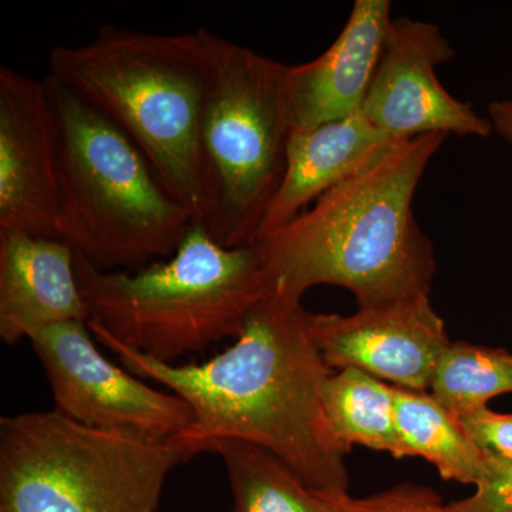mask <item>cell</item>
<instances>
[{
    "instance_id": "cell-1",
    "label": "cell",
    "mask_w": 512,
    "mask_h": 512,
    "mask_svg": "<svg viewBox=\"0 0 512 512\" xmlns=\"http://www.w3.org/2000/svg\"><path fill=\"white\" fill-rule=\"evenodd\" d=\"M308 313L301 298L271 289L234 345L202 365L158 362L109 338L94 339L128 372L190 404L188 437L204 453L211 441H247L275 454L315 493H349V453L323 404L332 373L309 335Z\"/></svg>"
},
{
    "instance_id": "cell-2",
    "label": "cell",
    "mask_w": 512,
    "mask_h": 512,
    "mask_svg": "<svg viewBox=\"0 0 512 512\" xmlns=\"http://www.w3.org/2000/svg\"><path fill=\"white\" fill-rule=\"evenodd\" d=\"M447 137L397 141L312 210L259 238L271 289L302 299L313 286H340L357 308L430 296L436 258L413 200Z\"/></svg>"
},
{
    "instance_id": "cell-3",
    "label": "cell",
    "mask_w": 512,
    "mask_h": 512,
    "mask_svg": "<svg viewBox=\"0 0 512 512\" xmlns=\"http://www.w3.org/2000/svg\"><path fill=\"white\" fill-rule=\"evenodd\" d=\"M212 32L163 35L104 25L84 45L55 46L47 79L126 134L195 224L214 207L201 126L212 77Z\"/></svg>"
},
{
    "instance_id": "cell-4",
    "label": "cell",
    "mask_w": 512,
    "mask_h": 512,
    "mask_svg": "<svg viewBox=\"0 0 512 512\" xmlns=\"http://www.w3.org/2000/svg\"><path fill=\"white\" fill-rule=\"evenodd\" d=\"M76 274L94 338L164 363L237 339L271 291L255 245L222 247L201 224L165 261L137 272L101 271L76 254Z\"/></svg>"
},
{
    "instance_id": "cell-5",
    "label": "cell",
    "mask_w": 512,
    "mask_h": 512,
    "mask_svg": "<svg viewBox=\"0 0 512 512\" xmlns=\"http://www.w3.org/2000/svg\"><path fill=\"white\" fill-rule=\"evenodd\" d=\"M47 82L60 126L57 238L101 271L137 272L173 256L195 225L190 212L126 134Z\"/></svg>"
},
{
    "instance_id": "cell-6",
    "label": "cell",
    "mask_w": 512,
    "mask_h": 512,
    "mask_svg": "<svg viewBox=\"0 0 512 512\" xmlns=\"http://www.w3.org/2000/svg\"><path fill=\"white\" fill-rule=\"evenodd\" d=\"M190 437L94 429L59 410L0 420V512H154Z\"/></svg>"
},
{
    "instance_id": "cell-7",
    "label": "cell",
    "mask_w": 512,
    "mask_h": 512,
    "mask_svg": "<svg viewBox=\"0 0 512 512\" xmlns=\"http://www.w3.org/2000/svg\"><path fill=\"white\" fill-rule=\"evenodd\" d=\"M211 45L201 141L214 207L204 227L222 247H249L285 174L288 66L215 33Z\"/></svg>"
},
{
    "instance_id": "cell-8",
    "label": "cell",
    "mask_w": 512,
    "mask_h": 512,
    "mask_svg": "<svg viewBox=\"0 0 512 512\" xmlns=\"http://www.w3.org/2000/svg\"><path fill=\"white\" fill-rule=\"evenodd\" d=\"M93 338L86 320L59 323L30 336L56 410L94 429L156 439L188 437L194 426L190 404L111 363Z\"/></svg>"
},
{
    "instance_id": "cell-9",
    "label": "cell",
    "mask_w": 512,
    "mask_h": 512,
    "mask_svg": "<svg viewBox=\"0 0 512 512\" xmlns=\"http://www.w3.org/2000/svg\"><path fill=\"white\" fill-rule=\"evenodd\" d=\"M454 56L456 50L439 26L393 18L363 101V116L397 141L426 134L490 137L494 131L488 117L451 96L437 77V67Z\"/></svg>"
},
{
    "instance_id": "cell-10",
    "label": "cell",
    "mask_w": 512,
    "mask_h": 512,
    "mask_svg": "<svg viewBox=\"0 0 512 512\" xmlns=\"http://www.w3.org/2000/svg\"><path fill=\"white\" fill-rule=\"evenodd\" d=\"M308 329L330 370L353 367L414 392H429L451 343L430 296L357 308L349 316L309 312Z\"/></svg>"
},
{
    "instance_id": "cell-11",
    "label": "cell",
    "mask_w": 512,
    "mask_h": 512,
    "mask_svg": "<svg viewBox=\"0 0 512 512\" xmlns=\"http://www.w3.org/2000/svg\"><path fill=\"white\" fill-rule=\"evenodd\" d=\"M60 126L50 84L0 66V231L57 238Z\"/></svg>"
},
{
    "instance_id": "cell-12",
    "label": "cell",
    "mask_w": 512,
    "mask_h": 512,
    "mask_svg": "<svg viewBox=\"0 0 512 512\" xmlns=\"http://www.w3.org/2000/svg\"><path fill=\"white\" fill-rule=\"evenodd\" d=\"M392 20L389 0H356L345 28L326 52L312 62L288 66L293 130L362 111Z\"/></svg>"
},
{
    "instance_id": "cell-13",
    "label": "cell",
    "mask_w": 512,
    "mask_h": 512,
    "mask_svg": "<svg viewBox=\"0 0 512 512\" xmlns=\"http://www.w3.org/2000/svg\"><path fill=\"white\" fill-rule=\"evenodd\" d=\"M89 319L66 242L0 231V339L16 345L37 330Z\"/></svg>"
},
{
    "instance_id": "cell-14",
    "label": "cell",
    "mask_w": 512,
    "mask_h": 512,
    "mask_svg": "<svg viewBox=\"0 0 512 512\" xmlns=\"http://www.w3.org/2000/svg\"><path fill=\"white\" fill-rule=\"evenodd\" d=\"M396 143L362 111L320 126L295 128L289 138L284 178L266 210L258 239L284 227L312 201L349 180Z\"/></svg>"
},
{
    "instance_id": "cell-15",
    "label": "cell",
    "mask_w": 512,
    "mask_h": 512,
    "mask_svg": "<svg viewBox=\"0 0 512 512\" xmlns=\"http://www.w3.org/2000/svg\"><path fill=\"white\" fill-rule=\"evenodd\" d=\"M323 404L336 439L348 453L363 446L396 460L410 457L397 430L393 384L348 367L328 377Z\"/></svg>"
},
{
    "instance_id": "cell-16",
    "label": "cell",
    "mask_w": 512,
    "mask_h": 512,
    "mask_svg": "<svg viewBox=\"0 0 512 512\" xmlns=\"http://www.w3.org/2000/svg\"><path fill=\"white\" fill-rule=\"evenodd\" d=\"M394 406L397 430L410 457L429 461L444 480L474 485L480 481L487 453L430 392L394 386Z\"/></svg>"
},
{
    "instance_id": "cell-17",
    "label": "cell",
    "mask_w": 512,
    "mask_h": 512,
    "mask_svg": "<svg viewBox=\"0 0 512 512\" xmlns=\"http://www.w3.org/2000/svg\"><path fill=\"white\" fill-rule=\"evenodd\" d=\"M207 453L220 456L227 468L231 512H330L318 493L265 448L215 440Z\"/></svg>"
},
{
    "instance_id": "cell-18",
    "label": "cell",
    "mask_w": 512,
    "mask_h": 512,
    "mask_svg": "<svg viewBox=\"0 0 512 512\" xmlns=\"http://www.w3.org/2000/svg\"><path fill=\"white\" fill-rule=\"evenodd\" d=\"M429 392L456 419L512 393V353L503 348L451 342L441 356Z\"/></svg>"
},
{
    "instance_id": "cell-19",
    "label": "cell",
    "mask_w": 512,
    "mask_h": 512,
    "mask_svg": "<svg viewBox=\"0 0 512 512\" xmlns=\"http://www.w3.org/2000/svg\"><path fill=\"white\" fill-rule=\"evenodd\" d=\"M319 495L330 512H451L436 491L414 483L394 485L362 498L349 493Z\"/></svg>"
},
{
    "instance_id": "cell-20",
    "label": "cell",
    "mask_w": 512,
    "mask_h": 512,
    "mask_svg": "<svg viewBox=\"0 0 512 512\" xmlns=\"http://www.w3.org/2000/svg\"><path fill=\"white\" fill-rule=\"evenodd\" d=\"M487 453L476 493L448 505L451 512H512V460Z\"/></svg>"
},
{
    "instance_id": "cell-21",
    "label": "cell",
    "mask_w": 512,
    "mask_h": 512,
    "mask_svg": "<svg viewBox=\"0 0 512 512\" xmlns=\"http://www.w3.org/2000/svg\"><path fill=\"white\" fill-rule=\"evenodd\" d=\"M461 427L478 447L512 460V413H498L483 407L458 417Z\"/></svg>"
},
{
    "instance_id": "cell-22",
    "label": "cell",
    "mask_w": 512,
    "mask_h": 512,
    "mask_svg": "<svg viewBox=\"0 0 512 512\" xmlns=\"http://www.w3.org/2000/svg\"><path fill=\"white\" fill-rule=\"evenodd\" d=\"M488 120L494 133L512 147V97L493 101L488 107Z\"/></svg>"
}]
</instances>
